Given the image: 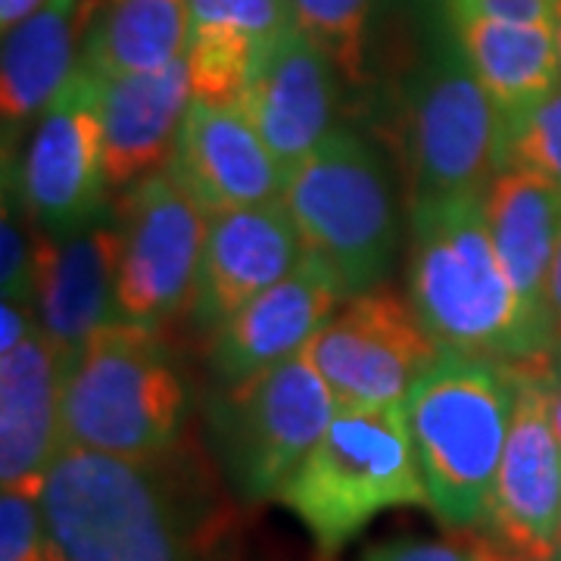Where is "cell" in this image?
Returning <instances> with one entry per match:
<instances>
[{"mask_svg":"<svg viewBox=\"0 0 561 561\" xmlns=\"http://www.w3.org/2000/svg\"><path fill=\"white\" fill-rule=\"evenodd\" d=\"M28 216L44 234H72L106 216L101 79L76 66L44 106L22 153L3 157Z\"/></svg>","mask_w":561,"mask_h":561,"instance_id":"obj_9","label":"cell"},{"mask_svg":"<svg viewBox=\"0 0 561 561\" xmlns=\"http://www.w3.org/2000/svg\"><path fill=\"white\" fill-rule=\"evenodd\" d=\"M334 412L337 400L306 350L243 381L216 383L206 424L231 493L247 505L278 500Z\"/></svg>","mask_w":561,"mask_h":561,"instance_id":"obj_8","label":"cell"},{"mask_svg":"<svg viewBox=\"0 0 561 561\" xmlns=\"http://www.w3.org/2000/svg\"><path fill=\"white\" fill-rule=\"evenodd\" d=\"M549 561H559V559H549Z\"/></svg>","mask_w":561,"mask_h":561,"instance_id":"obj_38","label":"cell"},{"mask_svg":"<svg viewBox=\"0 0 561 561\" xmlns=\"http://www.w3.org/2000/svg\"><path fill=\"white\" fill-rule=\"evenodd\" d=\"M47 3L50 0H0V28H3V35L13 32L28 16H35Z\"/></svg>","mask_w":561,"mask_h":561,"instance_id":"obj_34","label":"cell"},{"mask_svg":"<svg viewBox=\"0 0 561 561\" xmlns=\"http://www.w3.org/2000/svg\"><path fill=\"white\" fill-rule=\"evenodd\" d=\"M297 25L319 44L356 94H378L405 72L443 28L449 0H290Z\"/></svg>","mask_w":561,"mask_h":561,"instance_id":"obj_13","label":"cell"},{"mask_svg":"<svg viewBox=\"0 0 561 561\" xmlns=\"http://www.w3.org/2000/svg\"><path fill=\"white\" fill-rule=\"evenodd\" d=\"M187 10L191 22L228 25L260 44L297 25L290 0H187Z\"/></svg>","mask_w":561,"mask_h":561,"instance_id":"obj_28","label":"cell"},{"mask_svg":"<svg viewBox=\"0 0 561 561\" xmlns=\"http://www.w3.org/2000/svg\"><path fill=\"white\" fill-rule=\"evenodd\" d=\"M162 169L206 216L275 201L287 179L238 103H191Z\"/></svg>","mask_w":561,"mask_h":561,"instance_id":"obj_16","label":"cell"},{"mask_svg":"<svg viewBox=\"0 0 561 561\" xmlns=\"http://www.w3.org/2000/svg\"><path fill=\"white\" fill-rule=\"evenodd\" d=\"M337 405H393L440 362L405 297L368 290L350 297L306 346Z\"/></svg>","mask_w":561,"mask_h":561,"instance_id":"obj_11","label":"cell"},{"mask_svg":"<svg viewBox=\"0 0 561 561\" xmlns=\"http://www.w3.org/2000/svg\"><path fill=\"white\" fill-rule=\"evenodd\" d=\"M508 165L530 169L561 191V81L505 125L502 169Z\"/></svg>","mask_w":561,"mask_h":561,"instance_id":"obj_26","label":"cell"},{"mask_svg":"<svg viewBox=\"0 0 561 561\" xmlns=\"http://www.w3.org/2000/svg\"><path fill=\"white\" fill-rule=\"evenodd\" d=\"M191 103L194 84L184 57L150 72L101 79L103 165L110 187L128 191L160 172Z\"/></svg>","mask_w":561,"mask_h":561,"instance_id":"obj_20","label":"cell"},{"mask_svg":"<svg viewBox=\"0 0 561 561\" xmlns=\"http://www.w3.org/2000/svg\"><path fill=\"white\" fill-rule=\"evenodd\" d=\"M409 203L474 194L502 169V116L461 50L456 22L368 98Z\"/></svg>","mask_w":561,"mask_h":561,"instance_id":"obj_3","label":"cell"},{"mask_svg":"<svg viewBox=\"0 0 561 561\" xmlns=\"http://www.w3.org/2000/svg\"><path fill=\"white\" fill-rule=\"evenodd\" d=\"M453 16H486V20L552 25L556 0H449Z\"/></svg>","mask_w":561,"mask_h":561,"instance_id":"obj_31","label":"cell"},{"mask_svg":"<svg viewBox=\"0 0 561 561\" xmlns=\"http://www.w3.org/2000/svg\"><path fill=\"white\" fill-rule=\"evenodd\" d=\"M119 221L103 219L35 243V319L69 362L94 331L119 319Z\"/></svg>","mask_w":561,"mask_h":561,"instance_id":"obj_18","label":"cell"},{"mask_svg":"<svg viewBox=\"0 0 561 561\" xmlns=\"http://www.w3.org/2000/svg\"><path fill=\"white\" fill-rule=\"evenodd\" d=\"M549 321H552V343L561 341V243L549 278Z\"/></svg>","mask_w":561,"mask_h":561,"instance_id":"obj_35","label":"cell"},{"mask_svg":"<svg viewBox=\"0 0 561 561\" xmlns=\"http://www.w3.org/2000/svg\"><path fill=\"white\" fill-rule=\"evenodd\" d=\"M359 561H508L481 530L453 537H397L368 546Z\"/></svg>","mask_w":561,"mask_h":561,"instance_id":"obj_30","label":"cell"},{"mask_svg":"<svg viewBox=\"0 0 561 561\" xmlns=\"http://www.w3.org/2000/svg\"><path fill=\"white\" fill-rule=\"evenodd\" d=\"M0 561H50L41 493H0Z\"/></svg>","mask_w":561,"mask_h":561,"instance_id":"obj_29","label":"cell"},{"mask_svg":"<svg viewBox=\"0 0 561 561\" xmlns=\"http://www.w3.org/2000/svg\"><path fill=\"white\" fill-rule=\"evenodd\" d=\"M119 319L162 328L191 312L209 216L160 169L122 194Z\"/></svg>","mask_w":561,"mask_h":561,"instance_id":"obj_10","label":"cell"},{"mask_svg":"<svg viewBox=\"0 0 561 561\" xmlns=\"http://www.w3.org/2000/svg\"><path fill=\"white\" fill-rule=\"evenodd\" d=\"M98 0H50L35 16L3 35L0 62V122L3 153L20 150L25 128H32L76 72L81 38Z\"/></svg>","mask_w":561,"mask_h":561,"instance_id":"obj_22","label":"cell"},{"mask_svg":"<svg viewBox=\"0 0 561 561\" xmlns=\"http://www.w3.org/2000/svg\"><path fill=\"white\" fill-rule=\"evenodd\" d=\"M238 106L280 165L294 169L337 128L341 72L300 25H290L262 44Z\"/></svg>","mask_w":561,"mask_h":561,"instance_id":"obj_14","label":"cell"},{"mask_svg":"<svg viewBox=\"0 0 561 561\" xmlns=\"http://www.w3.org/2000/svg\"><path fill=\"white\" fill-rule=\"evenodd\" d=\"M552 35H556V50L561 62V0H556V20H552Z\"/></svg>","mask_w":561,"mask_h":561,"instance_id":"obj_36","label":"cell"},{"mask_svg":"<svg viewBox=\"0 0 561 561\" xmlns=\"http://www.w3.org/2000/svg\"><path fill=\"white\" fill-rule=\"evenodd\" d=\"M278 502L309 530L321 556L341 552L390 508L427 505L405 402L337 405Z\"/></svg>","mask_w":561,"mask_h":561,"instance_id":"obj_6","label":"cell"},{"mask_svg":"<svg viewBox=\"0 0 561 561\" xmlns=\"http://www.w3.org/2000/svg\"><path fill=\"white\" fill-rule=\"evenodd\" d=\"M542 383H546V397H549V415L556 424V434L561 440V341L552 343L540 356Z\"/></svg>","mask_w":561,"mask_h":561,"instance_id":"obj_33","label":"cell"},{"mask_svg":"<svg viewBox=\"0 0 561 561\" xmlns=\"http://www.w3.org/2000/svg\"><path fill=\"white\" fill-rule=\"evenodd\" d=\"M346 302L341 280L302 253L300 265L206 334V365L216 383H234L300 356Z\"/></svg>","mask_w":561,"mask_h":561,"instance_id":"obj_15","label":"cell"},{"mask_svg":"<svg viewBox=\"0 0 561 561\" xmlns=\"http://www.w3.org/2000/svg\"><path fill=\"white\" fill-rule=\"evenodd\" d=\"M515 393V365L443 353L405 397L427 508L449 534L486 524Z\"/></svg>","mask_w":561,"mask_h":561,"instance_id":"obj_4","label":"cell"},{"mask_svg":"<svg viewBox=\"0 0 561 561\" xmlns=\"http://www.w3.org/2000/svg\"><path fill=\"white\" fill-rule=\"evenodd\" d=\"M260 50V41H253L238 28L191 22L184 60L194 84V101L221 103V106L241 103Z\"/></svg>","mask_w":561,"mask_h":561,"instance_id":"obj_25","label":"cell"},{"mask_svg":"<svg viewBox=\"0 0 561 561\" xmlns=\"http://www.w3.org/2000/svg\"><path fill=\"white\" fill-rule=\"evenodd\" d=\"M187 0H98L81 38L79 66L98 79L150 72L184 57Z\"/></svg>","mask_w":561,"mask_h":561,"instance_id":"obj_24","label":"cell"},{"mask_svg":"<svg viewBox=\"0 0 561 561\" xmlns=\"http://www.w3.org/2000/svg\"><path fill=\"white\" fill-rule=\"evenodd\" d=\"M556 559L561 561V534H559V549H556Z\"/></svg>","mask_w":561,"mask_h":561,"instance_id":"obj_37","label":"cell"},{"mask_svg":"<svg viewBox=\"0 0 561 561\" xmlns=\"http://www.w3.org/2000/svg\"><path fill=\"white\" fill-rule=\"evenodd\" d=\"M50 561H231V518L194 461L62 449L41 486Z\"/></svg>","mask_w":561,"mask_h":561,"instance_id":"obj_1","label":"cell"},{"mask_svg":"<svg viewBox=\"0 0 561 561\" xmlns=\"http://www.w3.org/2000/svg\"><path fill=\"white\" fill-rule=\"evenodd\" d=\"M35 328H38V319H35V309L32 306L3 302L0 306V353L16 350Z\"/></svg>","mask_w":561,"mask_h":561,"instance_id":"obj_32","label":"cell"},{"mask_svg":"<svg viewBox=\"0 0 561 561\" xmlns=\"http://www.w3.org/2000/svg\"><path fill=\"white\" fill-rule=\"evenodd\" d=\"M35 243L38 228L28 216L16 181L3 172V216H0V287L3 302L35 309Z\"/></svg>","mask_w":561,"mask_h":561,"instance_id":"obj_27","label":"cell"},{"mask_svg":"<svg viewBox=\"0 0 561 561\" xmlns=\"http://www.w3.org/2000/svg\"><path fill=\"white\" fill-rule=\"evenodd\" d=\"M62 371L66 359L35 328L0 353V486L41 493L62 443Z\"/></svg>","mask_w":561,"mask_h":561,"instance_id":"obj_19","label":"cell"},{"mask_svg":"<svg viewBox=\"0 0 561 561\" xmlns=\"http://www.w3.org/2000/svg\"><path fill=\"white\" fill-rule=\"evenodd\" d=\"M515 419L481 534L508 561L556 559L561 534V440L540 356L515 362Z\"/></svg>","mask_w":561,"mask_h":561,"instance_id":"obj_12","label":"cell"},{"mask_svg":"<svg viewBox=\"0 0 561 561\" xmlns=\"http://www.w3.org/2000/svg\"><path fill=\"white\" fill-rule=\"evenodd\" d=\"M280 201L297 225L302 253L341 280L346 300L381 290L400 256L402 225L387 162L371 140L337 125L287 169Z\"/></svg>","mask_w":561,"mask_h":561,"instance_id":"obj_7","label":"cell"},{"mask_svg":"<svg viewBox=\"0 0 561 561\" xmlns=\"http://www.w3.org/2000/svg\"><path fill=\"white\" fill-rule=\"evenodd\" d=\"M483 216L527 316L552 341L549 278L561 243V191L530 169L508 165L483 187Z\"/></svg>","mask_w":561,"mask_h":561,"instance_id":"obj_21","label":"cell"},{"mask_svg":"<svg viewBox=\"0 0 561 561\" xmlns=\"http://www.w3.org/2000/svg\"><path fill=\"white\" fill-rule=\"evenodd\" d=\"M187 383L162 328L116 319L94 331L62 371V443L119 459L181 449Z\"/></svg>","mask_w":561,"mask_h":561,"instance_id":"obj_5","label":"cell"},{"mask_svg":"<svg viewBox=\"0 0 561 561\" xmlns=\"http://www.w3.org/2000/svg\"><path fill=\"white\" fill-rule=\"evenodd\" d=\"M300 260L302 241L280 197L209 216L191 319L206 334L216 331L241 306L287 278Z\"/></svg>","mask_w":561,"mask_h":561,"instance_id":"obj_17","label":"cell"},{"mask_svg":"<svg viewBox=\"0 0 561 561\" xmlns=\"http://www.w3.org/2000/svg\"><path fill=\"white\" fill-rule=\"evenodd\" d=\"M405 300L443 353L515 365L552 346L496 256L483 191L409 203Z\"/></svg>","mask_w":561,"mask_h":561,"instance_id":"obj_2","label":"cell"},{"mask_svg":"<svg viewBox=\"0 0 561 561\" xmlns=\"http://www.w3.org/2000/svg\"><path fill=\"white\" fill-rule=\"evenodd\" d=\"M461 50L505 125L561 81L552 25L453 16Z\"/></svg>","mask_w":561,"mask_h":561,"instance_id":"obj_23","label":"cell"}]
</instances>
